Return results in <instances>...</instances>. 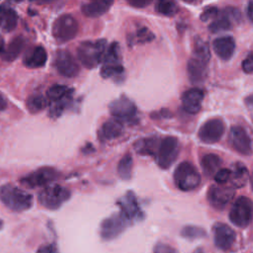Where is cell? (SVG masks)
<instances>
[{"mask_svg": "<svg viewBox=\"0 0 253 253\" xmlns=\"http://www.w3.org/2000/svg\"><path fill=\"white\" fill-rule=\"evenodd\" d=\"M107 47L108 43L105 39H100L95 42H82L77 47L78 59L86 68H95L102 62Z\"/></svg>", "mask_w": 253, "mask_h": 253, "instance_id": "obj_1", "label": "cell"}, {"mask_svg": "<svg viewBox=\"0 0 253 253\" xmlns=\"http://www.w3.org/2000/svg\"><path fill=\"white\" fill-rule=\"evenodd\" d=\"M0 200L8 209L17 212L27 211L33 206V196L11 184L1 187Z\"/></svg>", "mask_w": 253, "mask_h": 253, "instance_id": "obj_2", "label": "cell"}, {"mask_svg": "<svg viewBox=\"0 0 253 253\" xmlns=\"http://www.w3.org/2000/svg\"><path fill=\"white\" fill-rule=\"evenodd\" d=\"M103 64L101 67V76L103 78L109 79H122L125 72V68L122 64V54L119 42H112L106 49L104 54Z\"/></svg>", "mask_w": 253, "mask_h": 253, "instance_id": "obj_3", "label": "cell"}, {"mask_svg": "<svg viewBox=\"0 0 253 253\" xmlns=\"http://www.w3.org/2000/svg\"><path fill=\"white\" fill-rule=\"evenodd\" d=\"M174 182L181 191L195 190L201 183V175L191 162H181L174 171Z\"/></svg>", "mask_w": 253, "mask_h": 253, "instance_id": "obj_4", "label": "cell"}, {"mask_svg": "<svg viewBox=\"0 0 253 253\" xmlns=\"http://www.w3.org/2000/svg\"><path fill=\"white\" fill-rule=\"evenodd\" d=\"M70 191L58 184H49L45 186L38 195L40 204L47 210H57L63 203L69 200Z\"/></svg>", "mask_w": 253, "mask_h": 253, "instance_id": "obj_5", "label": "cell"}, {"mask_svg": "<svg viewBox=\"0 0 253 253\" xmlns=\"http://www.w3.org/2000/svg\"><path fill=\"white\" fill-rule=\"evenodd\" d=\"M109 110L113 118L121 123L124 122L127 124H134L138 120L137 108L135 104L125 95H122L121 97L112 101L109 105Z\"/></svg>", "mask_w": 253, "mask_h": 253, "instance_id": "obj_6", "label": "cell"}, {"mask_svg": "<svg viewBox=\"0 0 253 253\" xmlns=\"http://www.w3.org/2000/svg\"><path fill=\"white\" fill-rule=\"evenodd\" d=\"M230 221L238 227H246L253 220V202L245 197H238L229 211Z\"/></svg>", "mask_w": 253, "mask_h": 253, "instance_id": "obj_7", "label": "cell"}, {"mask_svg": "<svg viewBox=\"0 0 253 253\" xmlns=\"http://www.w3.org/2000/svg\"><path fill=\"white\" fill-rule=\"evenodd\" d=\"M78 28V23L73 16L63 14L54 21L52 25V36L58 43H64L76 37Z\"/></svg>", "mask_w": 253, "mask_h": 253, "instance_id": "obj_8", "label": "cell"}, {"mask_svg": "<svg viewBox=\"0 0 253 253\" xmlns=\"http://www.w3.org/2000/svg\"><path fill=\"white\" fill-rule=\"evenodd\" d=\"M179 154V140L175 136L164 137L158 146L155 159L161 169H168Z\"/></svg>", "mask_w": 253, "mask_h": 253, "instance_id": "obj_9", "label": "cell"}, {"mask_svg": "<svg viewBox=\"0 0 253 253\" xmlns=\"http://www.w3.org/2000/svg\"><path fill=\"white\" fill-rule=\"evenodd\" d=\"M128 223V219L122 212L113 213L101 222L100 235L105 240H112L123 233Z\"/></svg>", "mask_w": 253, "mask_h": 253, "instance_id": "obj_10", "label": "cell"}, {"mask_svg": "<svg viewBox=\"0 0 253 253\" xmlns=\"http://www.w3.org/2000/svg\"><path fill=\"white\" fill-rule=\"evenodd\" d=\"M60 173L52 167H42L21 179V183L29 188L47 186L58 179Z\"/></svg>", "mask_w": 253, "mask_h": 253, "instance_id": "obj_11", "label": "cell"}, {"mask_svg": "<svg viewBox=\"0 0 253 253\" xmlns=\"http://www.w3.org/2000/svg\"><path fill=\"white\" fill-rule=\"evenodd\" d=\"M225 126L221 119L213 118L206 121L198 131L200 140L205 143L211 144L220 140L224 133Z\"/></svg>", "mask_w": 253, "mask_h": 253, "instance_id": "obj_12", "label": "cell"}, {"mask_svg": "<svg viewBox=\"0 0 253 253\" xmlns=\"http://www.w3.org/2000/svg\"><path fill=\"white\" fill-rule=\"evenodd\" d=\"M228 143L237 153L249 156L252 154L251 138L244 127L240 126H233L228 134Z\"/></svg>", "mask_w": 253, "mask_h": 253, "instance_id": "obj_13", "label": "cell"}, {"mask_svg": "<svg viewBox=\"0 0 253 253\" xmlns=\"http://www.w3.org/2000/svg\"><path fill=\"white\" fill-rule=\"evenodd\" d=\"M53 65L56 71L64 77H75L80 71L79 64L75 57L68 50L64 49H60L55 53Z\"/></svg>", "mask_w": 253, "mask_h": 253, "instance_id": "obj_14", "label": "cell"}, {"mask_svg": "<svg viewBox=\"0 0 253 253\" xmlns=\"http://www.w3.org/2000/svg\"><path fill=\"white\" fill-rule=\"evenodd\" d=\"M234 194V188L221 184H214L209 188L208 201L212 208L223 210L233 199Z\"/></svg>", "mask_w": 253, "mask_h": 253, "instance_id": "obj_15", "label": "cell"}, {"mask_svg": "<svg viewBox=\"0 0 253 253\" xmlns=\"http://www.w3.org/2000/svg\"><path fill=\"white\" fill-rule=\"evenodd\" d=\"M214 245L222 251L229 250L236 239L235 231L223 222H216L212 227Z\"/></svg>", "mask_w": 253, "mask_h": 253, "instance_id": "obj_16", "label": "cell"}, {"mask_svg": "<svg viewBox=\"0 0 253 253\" xmlns=\"http://www.w3.org/2000/svg\"><path fill=\"white\" fill-rule=\"evenodd\" d=\"M118 205L121 209V212L128 219L129 222L131 220H139L143 217V212L139 208L137 199L133 192H126V195L118 201Z\"/></svg>", "mask_w": 253, "mask_h": 253, "instance_id": "obj_17", "label": "cell"}, {"mask_svg": "<svg viewBox=\"0 0 253 253\" xmlns=\"http://www.w3.org/2000/svg\"><path fill=\"white\" fill-rule=\"evenodd\" d=\"M204 96V91L200 88L193 87L186 90L181 97L183 110L191 115L198 114L202 109Z\"/></svg>", "mask_w": 253, "mask_h": 253, "instance_id": "obj_18", "label": "cell"}, {"mask_svg": "<svg viewBox=\"0 0 253 253\" xmlns=\"http://www.w3.org/2000/svg\"><path fill=\"white\" fill-rule=\"evenodd\" d=\"M187 73L191 83H203L208 74V62L192 56L187 63Z\"/></svg>", "mask_w": 253, "mask_h": 253, "instance_id": "obj_19", "label": "cell"}, {"mask_svg": "<svg viewBox=\"0 0 253 253\" xmlns=\"http://www.w3.org/2000/svg\"><path fill=\"white\" fill-rule=\"evenodd\" d=\"M235 40L230 36H224L215 39L212 42V49L214 53L222 60H228L235 52Z\"/></svg>", "mask_w": 253, "mask_h": 253, "instance_id": "obj_20", "label": "cell"}, {"mask_svg": "<svg viewBox=\"0 0 253 253\" xmlns=\"http://www.w3.org/2000/svg\"><path fill=\"white\" fill-rule=\"evenodd\" d=\"M124 132L123 123L116 119H110L106 121L98 131V136L102 141H110L118 138Z\"/></svg>", "mask_w": 253, "mask_h": 253, "instance_id": "obj_21", "label": "cell"}, {"mask_svg": "<svg viewBox=\"0 0 253 253\" xmlns=\"http://www.w3.org/2000/svg\"><path fill=\"white\" fill-rule=\"evenodd\" d=\"M18 15L8 4L0 5V30L10 33L17 27Z\"/></svg>", "mask_w": 253, "mask_h": 253, "instance_id": "obj_22", "label": "cell"}, {"mask_svg": "<svg viewBox=\"0 0 253 253\" xmlns=\"http://www.w3.org/2000/svg\"><path fill=\"white\" fill-rule=\"evenodd\" d=\"M113 1L108 0H97L84 3L81 6V11L84 16L88 18H98L108 12L110 7L113 5Z\"/></svg>", "mask_w": 253, "mask_h": 253, "instance_id": "obj_23", "label": "cell"}, {"mask_svg": "<svg viewBox=\"0 0 253 253\" xmlns=\"http://www.w3.org/2000/svg\"><path fill=\"white\" fill-rule=\"evenodd\" d=\"M46 59L47 53L45 49L42 45H37L26 53L23 62L29 68H39L45 64Z\"/></svg>", "mask_w": 253, "mask_h": 253, "instance_id": "obj_24", "label": "cell"}, {"mask_svg": "<svg viewBox=\"0 0 253 253\" xmlns=\"http://www.w3.org/2000/svg\"><path fill=\"white\" fill-rule=\"evenodd\" d=\"M159 143L160 142H158V137L152 135L136 140L133 144V147L135 149V152L140 155L155 157Z\"/></svg>", "mask_w": 253, "mask_h": 253, "instance_id": "obj_25", "label": "cell"}, {"mask_svg": "<svg viewBox=\"0 0 253 253\" xmlns=\"http://www.w3.org/2000/svg\"><path fill=\"white\" fill-rule=\"evenodd\" d=\"M249 179V172L247 167L241 163L236 162L230 169V181L235 188H241L246 185Z\"/></svg>", "mask_w": 253, "mask_h": 253, "instance_id": "obj_26", "label": "cell"}, {"mask_svg": "<svg viewBox=\"0 0 253 253\" xmlns=\"http://www.w3.org/2000/svg\"><path fill=\"white\" fill-rule=\"evenodd\" d=\"M221 163L222 161L220 157L214 153L205 154L201 158V165H202L203 172L208 177L214 176V174L220 169Z\"/></svg>", "mask_w": 253, "mask_h": 253, "instance_id": "obj_27", "label": "cell"}, {"mask_svg": "<svg viewBox=\"0 0 253 253\" xmlns=\"http://www.w3.org/2000/svg\"><path fill=\"white\" fill-rule=\"evenodd\" d=\"M25 45V39L22 37L14 38L8 46L2 51V57L6 61H13L22 52Z\"/></svg>", "mask_w": 253, "mask_h": 253, "instance_id": "obj_28", "label": "cell"}, {"mask_svg": "<svg viewBox=\"0 0 253 253\" xmlns=\"http://www.w3.org/2000/svg\"><path fill=\"white\" fill-rule=\"evenodd\" d=\"M47 102L48 100L44 95L41 93H35V94H31L27 98L26 107L31 114H37L46 108Z\"/></svg>", "mask_w": 253, "mask_h": 253, "instance_id": "obj_29", "label": "cell"}, {"mask_svg": "<svg viewBox=\"0 0 253 253\" xmlns=\"http://www.w3.org/2000/svg\"><path fill=\"white\" fill-rule=\"evenodd\" d=\"M132 166L133 161L130 153H126L120 160L117 171L121 179L123 180H129L132 174Z\"/></svg>", "mask_w": 253, "mask_h": 253, "instance_id": "obj_30", "label": "cell"}, {"mask_svg": "<svg viewBox=\"0 0 253 253\" xmlns=\"http://www.w3.org/2000/svg\"><path fill=\"white\" fill-rule=\"evenodd\" d=\"M192 56L209 63V61L211 59V51H210V47H209L208 43L204 40H202L200 38H197L195 40L194 45H193V55Z\"/></svg>", "mask_w": 253, "mask_h": 253, "instance_id": "obj_31", "label": "cell"}, {"mask_svg": "<svg viewBox=\"0 0 253 253\" xmlns=\"http://www.w3.org/2000/svg\"><path fill=\"white\" fill-rule=\"evenodd\" d=\"M231 27H232V22L220 10L219 16L211 22L208 29L210 30V32L214 34V33H219L222 31L230 30Z\"/></svg>", "mask_w": 253, "mask_h": 253, "instance_id": "obj_32", "label": "cell"}, {"mask_svg": "<svg viewBox=\"0 0 253 253\" xmlns=\"http://www.w3.org/2000/svg\"><path fill=\"white\" fill-rule=\"evenodd\" d=\"M72 102V92L69 93L66 97H64L62 100L50 103L49 106V117L56 119L58 118L71 104Z\"/></svg>", "mask_w": 253, "mask_h": 253, "instance_id": "obj_33", "label": "cell"}, {"mask_svg": "<svg viewBox=\"0 0 253 253\" xmlns=\"http://www.w3.org/2000/svg\"><path fill=\"white\" fill-rule=\"evenodd\" d=\"M72 90L65 85H53L46 92V98L50 103L57 102L66 97Z\"/></svg>", "mask_w": 253, "mask_h": 253, "instance_id": "obj_34", "label": "cell"}, {"mask_svg": "<svg viewBox=\"0 0 253 253\" xmlns=\"http://www.w3.org/2000/svg\"><path fill=\"white\" fill-rule=\"evenodd\" d=\"M155 9L159 14L167 17H171L178 12L177 4L174 1H167V0H161L157 2Z\"/></svg>", "mask_w": 253, "mask_h": 253, "instance_id": "obj_35", "label": "cell"}, {"mask_svg": "<svg viewBox=\"0 0 253 253\" xmlns=\"http://www.w3.org/2000/svg\"><path fill=\"white\" fill-rule=\"evenodd\" d=\"M181 235L187 239H198L205 237L207 232L204 228L196 225H186L181 230Z\"/></svg>", "mask_w": 253, "mask_h": 253, "instance_id": "obj_36", "label": "cell"}, {"mask_svg": "<svg viewBox=\"0 0 253 253\" xmlns=\"http://www.w3.org/2000/svg\"><path fill=\"white\" fill-rule=\"evenodd\" d=\"M132 39V41H135L138 43H146L154 40V34L148 28L141 27L136 31L135 36Z\"/></svg>", "mask_w": 253, "mask_h": 253, "instance_id": "obj_37", "label": "cell"}, {"mask_svg": "<svg viewBox=\"0 0 253 253\" xmlns=\"http://www.w3.org/2000/svg\"><path fill=\"white\" fill-rule=\"evenodd\" d=\"M221 11L231 22H234V23L242 22V15H241L240 11L237 8L228 6V7H225Z\"/></svg>", "mask_w": 253, "mask_h": 253, "instance_id": "obj_38", "label": "cell"}, {"mask_svg": "<svg viewBox=\"0 0 253 253\" xmlns=\"http://www.w3.org/2000/svg\"><path fill=\"white\" fill-rule=\"evenodd\" d=\"M216 184L224 185L230 179V170L226 168H220L213 176Z\"/></svg>", "mask_w": 253, "mask_h": 253, "instance_id": "obj_39", "label": "cell"}, {"mask_svg": "<svg viewBox=\"0 0 253 253\" xmlns=\"http://www.w3.org/2000/svg\"><path fill=\"white\" fill-rule=\"evenodd\" d=\"M220 14V10H218L215 7H208L204 10V12L201 14V20L202 21H208L210 19H215Z\"/></svg>", "mask_w": 253, "mask_h": 253, "instance_id": "obj_40", "label": "cell"}, {"mask_svg": "<svg viewBox=\"0 0 253 253\" xmlns=\"http://www.w3.org/2000/svg\"><path fill=\"white\" fill-rule=\"evenodd\" d=\"M242 69L245 73H253V51L248 53L242 61Z\"/></svg>", "mask_w": 253, "mask_h": 253, "instance_id": "obj_41", "label": "cell"}, {"mask_svg": "<svg viewBox=\"0 0 253 253\" xmlns=\"http://www.w3.org/2000/svg\"><path fill=\"white\" fill-rule=\"evenodd\" d=\"M153 253H177V252L172 246L166 243H157L153 249Z\"/></svg>", "mask_w": 253, "mask_h": 253, "instance_id": "obj_42", "label": "cell"}, {"mask_svg": "<svg viewBox=\"0 0 253 253\" xmlns=\"http://www.w3.org/2000/svg\"><path fill=\"white\" fill-rule=\"evenodd\" d=\"M37 253H59L57 246L54 243L44 244L39 247Z\"/></svg>", "mask_w": 253, "mask_h": 253, "instance_id": "obj_43", "label": "cell"}, {"mask_svg": "<svg viewBox=\"0 0 253 253\" xmlns=\"http://www.w3.org/2000/svg\"><path fill=\"white\" fill-rule=\"evenodd\" d=\"M128 4L134 8H144L151 4L150 0H131L128 1Z\"/></svg>", "mask_w": 253, "mask_h": 253, "instance_id": "obj_44", "label": "cell"}, {"mask_svg": "<svg viewBox=\"0 0 253 253\" xmlns=\"http://www.w3.org/2000/svg\"><path fill=\"white\" fill-rule=\"evenodd\" d=\"M246 14H247V17H248L249 21H250L251 24L253 25V2H249V3L247 4Z\"/></svg>", "mask_w": 253, "mask_h": 253, "instance_id": "obj_45", "label": "cell"}, {"mask_svg": "<svg viewBox=\"0 0 253 253\" xmlns=\"http://www.w3.org/2000/svg\"><path fill=\"white\" fill-rule=\"evenodd\" d=\"M244 102H245V105H246L247 107L253 109V94L248 95V96L244 99Z\"/></svg>", "mask_w": 253, "mask_h": 253, "instance_id": "obj_46", "label": "cell"}, {"mask_svg": "<svg viewBox=\"0 0 253 253\" xmlns=\"http://www.w3.org/2000/svg\"><path fill=\"white\" fill-rule=\"evenodd\" d=\"M6 107H7V102H6L5 98L2 95H0V112L5 110Z\"/></svg>", "mask_w": 253, "mask_h": 253, "instance_id": "obj_47", "label": "cell"}, {"mask_svg": "<svg viewBox=\"0 0 253 253\" xmlns=\"http://www.w3.org/2000/svg\"><path fill=\"white\" fill-rule=\"evenodd\" d=\"M4 50V41L3 39L0 37V52H2Z\"/></svg>", "mask_w": 253, "mask_h": 253, "instance_id": "obj_48", "label": "cell"}, {"mask_svg": "<svg viewBox=\"0 0 253 253\" xmlns=\"http://www.w3.org/2000/svg\"><path fill=\"white\" fill-rule=\"evenodd\" d=\"M194 253H204V250L202 248H197Z\"/></svg>", "mask_w": 253, "mask_h": 253, "instance_id": "obj_49", "label": "cell"}, {"mask_svg": "<svg viewBox=\"0 0 253 253\" xmlns=\"http://www.w3.org/2000/svg\"><path fill=\"white\" fill-rule=\"evenodd\" d=\"M2 224H3V223H2V220L0 219V228H2Z\"/></svg>", "mask_w": 253, "mask_h": 253, "instance_id": "obj_50", "label": "cell"}, {"mask_svg": "<svg viewBox=\"0 0 253 253\" xmlns=\"http://www.w3.org/2000/svg\"><path fill=\"white\" fill-rule=\"evenodd\" d=\"M252 188H253V181H252Z\"/></svg>", "mask_w": 253, "mask_h": 253, "instance_id": "obj_51", "label": "cell"}]
</instances>
